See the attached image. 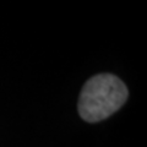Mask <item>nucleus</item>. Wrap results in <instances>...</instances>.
<instances>
[{
    "label": "nucleus",
    "instance_id": "1",
    "mask_svg": "<svg viewBox=\"0 0 147 147\" xmlns=\"http://www.w3.org/2000/svg\"><path fill=\"white\" fill-rule=\"evenodd\" d=\"M127 88L110 74H99L85 84L79 98V113L84 120L97 123L107 119L125 103Z\"/></svg>",
    "mask_w": 147,
    "mask_h": 147
}]
</instances>
